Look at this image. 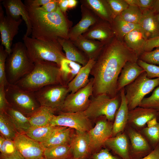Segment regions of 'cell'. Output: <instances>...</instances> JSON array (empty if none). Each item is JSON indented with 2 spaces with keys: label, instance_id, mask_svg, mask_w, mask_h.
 Returning a JSON list of instances; mask_svg holds the SVG:
<instances>
[{
  "label": "cell",
  "instance_id": "6da1fadb",
  "mask_svg": "<svg viewBox=\"0 0 159 159\" xmlns=\"http://www.w3.org/2000/svg\"><path fill=\"white\" fill-rule=\"evenodd\" d=\"M138 59L136 53L115 36L104 45L95 59L91 72L93 76V92L96 96L105 93L115 97L123 67L127 62H137Z\"/></svg>",
  "mask_w": 159,
  "mask_h": 159
},
{
  "label": "cell",
  "instance_id": "7a4b0ae2",
  "mask_svg": "<svg viewBox=\"0 0 159 159\" xmlns=\"http://www.w3.org/2000/svg\"><path fill=\"white\" fill-rule=\"evenodd\" d=\"M27 8L31 24L32 37L44 40L69 39V22L59 7L56 11L51 13L37 8Z\"/></svg>",
  "mask_w": 159,
  "mask_h": 159
},
{
  "label": "cell",
  "instance_id": "3957f363",
  "mask_svg": "<svg viewBox=\"0 0 159 159\" xmlns=\"http://www.w3.org/2000/svg\"><path fill=\"white\" fill-rule=\"evenodd\" d=\"M34 64L32 71L15 85L24 90L33 92L46 86L63 85L59 67L57 64L41 61L36 62Z\"/></svg>",
  "mask_w": 159,
  "mask_h": 159
},
{
  "label": "cell",
  "instance_id": "277c9868",
  "mask_svg": "<svg viewBox=\"0 0 159 159\" xmlns=\"http://www.w3.org/2000/svg\"><path fill=\"white\" fill-rule=\"evenodd\" d=\"M28 56L34 63L38 61H47L57 64L66 58L62 47L58 40H44L29 37H23Z\"/></svg>",
  "mask_w": 159,
  "mask_h": 159
},
{
  "label": "cell",
  "instance_id": "5b68a950",
  "mask_svg": "<svg viewBox=\"0 0 159 159\" xmlns=\"http://www.w3.org/2000/svg\"><path fill=\"white\" fill-rule=\"evenodd\" d=\"M34 66L28 56L24 43L19 42L14 44L6 62V76L8 83L15 84L30 73Z\"/></svg>",
  "mask_w": 159,
  "mask_h": 159
},
{
  "label": "cell",
  "instance_id": "8992f818",
  "mask_svg": "<svg viewBox=\"0 0 159 159\" xmlns=\"http://www.w3.org/2000/svg\"><path fill=\"white\" fill-rule=\"evenodd\" d=\"M6 98L10 107L29 117L41 107L34 92L24 90L15 84L5 87Z\"/></svg>",
  "mask_w": 159,
  "mask_h": 159
},
{
  "label": "cell",
  "instance_id": "52a82bcc",
  "mask_svg": "<svg viewBox=\"0 0 159 159\" xmlns=\"http://www.w3.org/2000/svg\"><path fill=\"white\" fill-rule=\"evenodd\" d=\"M159 85V78L150 79L145 72L124 88L129 110L139 106L145 96Z\"/></svg>",
  "mask_w": 159,
  "mask_h": 159
},
{
  "label": "cell",
  "instance_id": "ba28073f",
  "mask_svg": "<svg viewBox=\"0 0 159 159\" xmlns=\"http://www.w3.org/2000/svg\"><path fill=\"white\" fill-rule=\"evenodd\" d=\"M120 97L118 95L111 98L105 93L98 95L93 98L84 112L90 119L105 116L112 122L120 105Z\"/></svg>",
  "mask_w": 159,
  "mask_h": 159
},
{
  "label": "cell",
  "instance_id": "9c48e42d",
  "mask_svg": "<svg viewBox=\"0 0 159 159\" xmlns=\"http://www.w3.org/2000/svg\"><path fill=\"white\" fill-rule=\"evenodd\" d=\"M69 92L67 86L62 84L45 86L34 93L41 106L59 110Z\"/></svg>",
  "mask_w": 159,
  "mask_h": 159
},
{
  "label": "cell",
  "instance_id": "30bf717a",
  "mask_svg": "<svg viewBox=\"0 0 159 159\" xmlns=\"http://www.w3.org/2000/svg\"><path fill=\"white\" fill-rule=\"evenodd\" d=\"M93 79L87 85L73 94L68 95L59 111L62 112L84 111L88 107L90 97L93 93Z\"/></svg>",
  "mask_w": 159,
  "mask_h": 159
},
{
  "label": "cell",
  "instance_id": "8fae6325",
  "mask_svg": "<svg viewBox=\"0 0 159 159\" xmlns=\"http://www.w3.org/2000/svg\"><path fill=\"white\" fill-rule=\"evenodd\" d=\"M49 125L54 126L65 127L84 132H88L92 127L90 119L85 115L84 111L60 112L58 115L54 116Z\"/></svg>",
  "mask_w": 159,
  "mask_h": 159
},
{
  "label": "cell",
  "instance_id": "7c38bea8",
  "mask_svg": "<svg viewBox=\"0 0 159 159\" xmlns=\"http://www.w3.org/2000/svg\"><path fill=\"white\" fill-rule=\"evenodd\" d=\"M93 127L87 132L92 154L99 151L105 141L112 137L113 122L100 117Z\"/></svg>",
  "mask_w": 159,
  "mask_h": 159
},
{
  "label": "cell",
  "instance_id": "4fadbf2b",
  "mask_svg": "<svg viewBox=\"0 0 159 159\" xmlns=\"http://www.w3.org/2000/svg\"><path fill=\"white\" fill-rule=\"evenodd\" d=\"M2 4L0 5V33L1 45L8 54L11 52L12 41L19 32L22 20L16 19L7 15L4 16Z\"/></svg>",
  "mask_w": 159,
  "mask_h": 159
},
{
  "label": "cell",
  "instance_id": "5bb4252c",
  "mask_svg": "<svg viewBox=\"0 0 159 159\" xmlns=\"http://www.w3.org/2000/svg\"><path fill=\"white\" fill-rule=\"evenodd\" d=\"M124 131L130 142V159H141L153 149L139 131L127 125Z\"/></svg>",
  "mask_w": 159,
  "mask_h": 159
},
{
  "label": "cell",
  "instance_id": "9a60e30c",
  "mask_svg": "<svg viewBox=\"0 0 159 159\" xmlns=\"http://www.w3.org/2000/svg\"><path fill=\"white\" fill-rule=\"evenodd\" d=\"M17 150L25 159H45V148L25 134L18 133L14 140Z\"/></svg>",
  "mask_w": 159,
  "mask_h": 159
},
{
  "label": "cell",
  "instance_id": "2e32d148",
  "mask_svg": "<svg viewBox=\"0 0 159 159\" xmlns=\"http://www.w3.org/2000/svg\"><path fill=\"white\" fill-rule=\"evenodd\" d=\"M159 117V112L156 110L138 106L129 110L127 125L140 131L146 127L149 120Z\"/></svg>",
  "mask_w": 159,
  "mask_h": 159
},
{
  "label": "cell",
  "instance_id": "e0dca14e",
  "mask_svg": "<svg viewBox=\"0 0 159 159\" xmlns=\"http://www.w3.org/2000/svg\"><path fill=\"white\" fill-rule=\"evenodd\" d=\"M2 4L5 8L6 15L16 19L22 17L26 27L23 37H29L31 34L32 26L27 8L21 0H4Z\"/></svg>",
  "mask_w": 159,
  "mask_h": 159
},
{
  "label": "cell",
  "instance_id": "ac0fdd59",
  "mask_svg": "<svg viewBox=\"0 0 159 159\" xmlns=\"http://www.w3.org/2000/svg\"><path fill=\"white\" fill-rule=\"evenodd\" d=\"M73 158L89 159L92 155L87 132L76 130L69 144Z\"/></svg>",
  "mask_w": 159,
  "mask_h": 159
},
{
  "label": "cell",
  "instance_id": "d6986e66",
  "mask_svg": "<svg viewBox=\"0 0 159 159\" xmlns=\"http://www.w3.org/2000/svg\"><path fill=\"white\" fill-rule=\"evenodd\" d=\"M107 22L99 19L82 35L86 38L106 44L115 36L111 24Z\"/></svg>",
  "mask_w": 159,
  "mask_h": 159
},
{
  "label": "cell",
  "instance_id": "ffe728a7",
  "mask_svg": "<svg viewBox=\"0 0 159 159\" xmlns=\"http://www.w3.org/2000/svg\"><path fill=\"white\" fill-rule=\"evenodd\" d=\"M82 18L79 22L69 29V39L72 41L85 32L100 19L90 9L83 4L81 5Z\"/></svg>",
  "mask_w": 159,
  "mask_h": 159
},
{
  "label": "cell",
  "instance_id": "44dd1931",
  "mask_svg": "<svg viewBox=\"0 0 159 159\" xmlns=\"http://www.w3.org/2000/svg\"><path fill=\"white\" fill-rule=\"evenodd\" d=\"M104 145L122 159H130V142L125 131L108 139Z\"/></svg>",
  "mask_w": 159,
  "mask_h": 159
},
{
  "label": "cell",
  "instance_id": "7402d4cb",
  "mask_svg": "<svg viewBox=\"0 0 159 159\" xmlns=\"http://www.w3.org/2000/svg\"><path fill=\"white\" fill-rule=\"evenodd\" d=\"M145 71L136 62H128L123 67L118 77L117 85L118 92L134 81Z\"/></svg>",
  "mask_w": 159,
  "mask_h": 159
},
{
  "label": "cell",
  "instance_id": "603a6c76",
  "mask_svg": "<svg viewBox=\"0 0 159 159\" xmlns=\"http://www.w3.org/2000/svg\"><path fill=\"white\" fill-rule=\"evenodd\" d=\"M120 92V103L113 122L112 137L124 131L127 124L129 110L124 88L121 89Z\"/></svg>",
  "mask_w": 159,
  "mask_h": 159
},
{
  "label": "cell",
  "instance_id": "cb8c5ba5",
  "mask_svg": "<svg viewBox=\"0 0 159 159\" xmlns=\"http://www.w3.org/2000/svg\"><path fill=\"white\" fill-rule=\"evenodd\" d=\"M155 14L151 9L143 11L140 29L146 40L159 36V24Z\"/></svg>",
  "mask_w": 159,
  "mask_h": 159
},
{
  "label": "cell",
  "instance_id": "d4e9b609",
  "mask_svg": "<svg viewBox=\"0 0 159 159\" xmlns=\"http://www.w3.org/2000/svg\"><path fill=\"white\" fill-rule=\"evenodd\" d=\"M71 41L89 59H95L105 44L97 40L86 38L82 35Z\"/></svg>",
  "mask_w": 159,
  "mask_h": 159
},
{
  "label": "cell",
  "instance_id": "484cf974",
  "mask_svg": "<svg viewBox=\"0 0 159 159\" xmlns=\"http://www.w3.org/2000/svg\"><path fill=\"white\" fill-rule=\"evenodd\" d=\"M72 129L64 126H55L47 139L40 143L45 148L59 145L69 144L73 134Z\"/></svg>",
  "mask_w": 159,
  "mask_h": 159
},
{
  "label": "cell",
  "instance_id": "4316f807",
  "mask_svg": "<svg viewBox=\"0 0 159 159\" xmlns=\"http://www.w3.org/2000/svg\"><path fill=\"white\" fill-rule=\"evenodd\" d=\"M95 62L94 59H89L87 63L81 67L75 77L67 85L69 92L74 93L87 85L90 81L89 74Z\"/></svg>",
  "mask_w": 159,
  "mask_h": 159
},
{
  "label": "cell",
  "instance_id": "83f0119b",
  "mask_svg": "<svg viewBox=\"0 0 159 159\" xmlns=\"http://www.w3.org/2000/svg\"><path fill=\"white\" fill-rule=\"evenodd\" d=\"M81 2L82 4L90 9L99 19L111 24L113 19L106 0H84Z\"/></svg>",
  "mask_w": 159,
  "mask_h": 159
},
{
  "label": "cell",
  "instance_id": "f1b7e54d",
  "mask_svg": "<svg viewBox=\"0 0 159 159\" xmlns=\"http://www.w3.org/2000/svg\"><path fill=\"white\" fill-rule=\"evenodd\" d=\"M58 40L65 52L67 59L81 64L83 66L87 63L89 59L70 39L59 38Z\"/></svg>",
  "mask_w": 159,
  "mask_h": 159
},
{
  "label": "cell",
  "instance_id": "f546056e",
  "mask_svg": "<svg viewBox=\"0 0 159 159\" xmlns=\"http://www.w3.org/2000/svg\"><path fill=\"white\" fill-rule=\"evenodd\" d=\"M5 112L18 133L25 134L32 127L28 117L20 111L10 106Z\"/></svg>",
  "mask_w": 159,
  "mask_h": 159
},
{
  "label": "cell",
  "instance_id": "4dcf8cb0",
  "mask_svg": "<svg viewBox=\"0 0 159 159\" xmlns=\"http://www.w3.org/2000/svg\"><path fill=\"white\" fill-rule=\"evenodd\" d=\"M125 44L135 52L138 57L143 52V49L145 39L140 29H135L124 37Z\"/></svg>",
  "mask_w": 159,
  "mask_h": 159
},
{
  "label": "cell",
  "instance_id": "1f68e13d",
  "mask_svg": "<svg viewBox=\"0 0 159 159\" xmlns=\"http://www.w3.org/2000/svg\"><path fill=\"white\" fill-rule=\"evenodd\" d=\"M82 67L79 63L66 58L62 60L59 68L62 84L67 86L76 76Z\"/></svg>",
  "mask_w": 159,
  "mask_h": 159
},
{
  "label": "cell",
  "instance_id": "d6a6232c",
  "mask_svg": "<svg viewBox=\"0 0 159 159\" xmlns=\"http://www.w3.org/2000/svg\"><path fill=\"white\" fill-rule=\"evenodd\" d=\"M56 111L51 108L41 106L35 112L28 117L32 127L49 125Z\"/></svg>",
  "mask_w": 159,
  "mask_h": 159
},
{
  "label": "cell",
  "instance_id": "836d02e7",
  "mask_svg": "<svg viewBox=\"0 0 159 159\" xmlns=\"http://www.w3.org/2000/svg\"><path fill=\"white\" fill-rule=\"evenodd\" d=\"M45 159H71L73 158L69 144L56 145L45 148Z\"/></svg>",
  "mask_w": 159,
  "mask_h": 159
},
{
  "label": "cell",
  "instance_id": "e575fe53",
  "mask_svg": "<svg viewBox=\"0 0 159 159\" xmlns=\"http://www.w3.org/2000/svg\"><path fill=\"white\" fill-rule=\"evenodd\" d=\"M55 126L48 125L39 127H32L25 134L30 138L40 143L46 140Z\"/></svg>",
  "mask_w": 159,
  "mask_h": 159
},
{
  "label": "cell",
  "instance_id": "d590c367",
  "mask_svg": "<svg viewBox=\"0 0 159 159\" xmlns=\"http://www.w3.org/2000/svg\"><path fill=\"white\" fill-rule=\"evenodd\" d=\"M0 132L5 139L13 140L18 133L6 112H0Z\"/></svg>",
  "mask_w": 159,
  "mask_h": 159
},
{
  "label": "cell",
  "instance_id": "8d00e7d4",
  "mask_svg": "<svg viewBox=\"0 0 159 159\" xmlns=\"http://www.w3.org/2000/svg\"><path fill=\"white\" fill-rule=\"evenodd\" d=\"M143 11L138 6L129 5L128 8L115 18L130 23L140 24Z\"/></svg>",
  "mask_w": 159,
  "mask_h": 159
},
{
  "label": "cell",
  "instance_id": "74e56055",
  "mask_svg": "<svg viewBox=\"0 0 159 159\" xmlns=\"http://www.w3.org/2000/svg\"><path fill=\"white\" fill-rule=\"evenodd\" d=\"M114 34L124 37L131 32L137 29H140L139 24L127 22L115 18L111 24Z\"/></svg>",
  "mask_w": 159,
  "mask_h": 159
},
{
  "label": "cell",
  "instance_id": "f35d334b",
  "mask_svg": "<svg viewBox=\"0 0 159 159\" xmlns=\"http://www.w3.org/2000/svg\"><path fill=\"white\" fill-rule=\"evenodd\" d=\"M154 149L159 143V122L150 127L147 126L140 131Z\"/></svg>",
  "mask_w": 159,
  "mask_h": 159
},
{
  "label": "cell",
  "instance_id": "ab89813d",
  "mask_svg": "<svg viewBox=\"0 0 159 159\" xmlns=\"http://www.w3.org/2000/svg\"><path fill=\"white\" fill-rule=\"evenodd\" d=\"M139 106L154 109L159 112V87L154 90L150 96L144 98Z\"/></svg>",
  "mask_w": 159,
  "mask_h": 159
},
{
  "label": "cell",
  "instance_id": "60d3db41",
  "mask_svg": "<svg viewBox=\"0 0 159 159\" xmlns=\"http://www.w3.org/2000/svg\"><path fill=\"white\" fill-rule=\"evenodd\" d=\"M8 54L2 45L0 46V85L5 87L8 83L6 76V62Z\"/></svg>",
  "mask_w": 159,
  "mask_h": 159
},
{
  "label": "cell",
  "instance_id": "b9f144b4",
  "mask_svg": "<svg viewBox=\"0 0 159 159\" xmlns=\"http://www.w3.org/2000/svg\"><path fill=\"white\" fill-rule=\"evenodd\" d=\"M111 11L113 19L127 9L129 5L125 0H106Z\"/></svg>",
  "mask_w": 159,
  "mask_h": 159
},
{
  "label": "cell",
  "instance_id": "7bdbcfd3",
  "mask_svg": "<svg viewBox=\"0 0 159 159\" xmlns=\"http://www.w3.org/2000/svg\"><path fill=\"white\" fill-rule=\"evenodd\" d=\"M138 59L149 64L159 65V47L153 51L143 53Z\"/></svg>",
  "mask_w": 159,
  "mask_h": 159
},
{
  "label": "cell",
  "instance_id": "ee69618b",
  "mask_svg": "<svg viewBox=\"0 0 159 159\" xmlns=\"http://www.w3.org/2000/svg\"><path fill=\"white\" fill-rule=\"evenodd\" d=\"M137 62L146 72L148 78H159V66L147 63L138 59Z\"/></svg>",
  "mask_w": 159,
  "mask_h": 159
},
{
  "label": "cell",
  "instance_id": "f6af8a7d",
  "mask_svg": "<svg viewBox=\"0 0 159 159\" xmlns=\"http://www.w3.org/2000/svg\"><path fill=\"white\" fill-rule=\"evenodd\" d=\"M14 140L5 139L3 144L0 147L1 153L4 155H10L17 151Z\"/></svg>",
  "mask_w": 159,
  "mask_h": 159
},
{
  "label": "cell",
  "instance_id": "bcb514c9",
  "mask_svg": "<svg viewBox=\"0 0 159 159\" xmlns=\"http://www.w3.org/2000/svg\"><path fill=\"white\" fill-rule=\"evenodd\" d=\"M91 159H122L117 155H113L108 148L101 149L99 151L92 154Z\"/></svg>",
  "mask_w": 159,
  "mask_h": 159
},
{
  "label": "cell",
  "instance_id": "7dc6e473",
  "mask_svg": "<svg viewBox=\"0 0 159 159\" xmlns=\"http://www.w3.org/2000/svg\"><path fill=\"white\" fill-rule=\"evenodd\" d=\"M37 8L46 12H55L59 8L58 0H50L41 6Z\"/></svg>",
  "mask_w": 159,
  "mask_h": 159
},
{
  "label": "cell",
  "instance_id": "c3c4849f",
  "mask_svg": "<svg viewBox=\"0 0 159 159\" xmlns=\"http://www.w3.org/2000/svg\"><path fill=\"white\" fill-rule=\"evenodd\" d=\"M158 47H159V36L147 40L143 47V52H150L154 48Z\"/></svg>",
  "mask_w": 159,
  "mask_h": 159
},
{
  "label": "cell",
  "instance_id": "681fc988",
  "mask_svg": "<svg viewBox=\"0 0 159 159\" xmlns=\"http://www.w3.org/2000/svg\"><path fill=\"white\" fill-rule=\"evenodd\" d=\"M9 107L6 96L5 86L0 85V112H5Z\"/></svg>",
  "mask_w": 159,
  "mask_h": 159
},
{
  "label": "cell",
  "instance_id": "f907efd6",
  "mask_svg": "<svg viewBox=\"0 0 159 159\" xmlns=\"http://www.w3.org/2000/svg\"><path fill=\"white\" fill-rule=\"evenodd\" d=\"M135 6L138 7L142 11L151 9L154 0H133Z\"/></svg>",
  "mask_w": 159,
  "mask_h": 159
},
{
  "label": "cell",
  "instance_id": "816d5d0a",
  "mask_svg": "<svg viewBox=\"0 0 159 159\" xmlns=\"http://www.w3.org/2000/svg\"><path fill=\"white\" fill-rule=\"evenodd\" d=\"M50 0H25L24 4L27 7L37 8L48 2Z\"/></svg>",
  "mask_w": 159,
  "mask_h": 159
},
{
  "label": "cell",
  "instance_id": "f5cc1de1",
  "mask_svg": "<svg viewBox=\"0 0 159 159\" xmlns=\"http://www.w3.org/2000/svg\"><path fill=\"white\" fill-rule=\"evenodd\" d=\"M0 159H25L17 150L14 153L10 155H4L1 153Z\"/></svg>",
  "mask_w": 159,
  "mask_h": 159
},
{
  "label": "cell",
  "instance_id": "db71d44e",
  "mask_svg": "<svg viewBox=\"0 0 159 159\" xmlns=\"http://www.w3.org/2000/svg\"><path fill=\"white\" fill-rule=\"evenodd\" d=\"M141 159H159V143L150 153Z\"/></svg>",
  "mask_w": 159,
  "mask_h": 159
},
{
  "label": "cell",
  "instance_id": "11a10c76",
  "mask_svg": "<svg viewBox=\"0 0 159 159\" xmlns=\"http://www.w3.org/2000/svg\"><path fill=\"white\" fill-rule=\"evenodd\" d=\"M58 6L64 14L68 9V0H58Z\"/></svg>",
  "mask_w": 159,
  "mask_h": 159
},
{
  "label": "cell",
  "instance_id": "9f6ffc18",
  "mask_svg": "<svg viewBox=\"0 0 159 159\" xmlns=\"http://www.w3.org/2000/svg\"><path fill=\"white\" fill-rule=\"evenodd\" d=\"M151 9L155 14L159 12V0H154Z\"/></svg>",
  "mask_w": 159,
  "mask_h": 159
},
{
  "label": "cell",
  "instance_id": "6f0895ef",
  "mask_svg": "<svg viewBox=\"0 0 159 159\" xmlns=\"http://www.w3.org/2000/svg\"><path fill=\"white\" fill-rule=\"evenodd\" d=\"M158 119L154 118L149 120L147 123V127H150L155 125L158 122Z\"/></svg>",
  "mask_w": 159,
  "mask_h": 159
},
{
  "label": "cell",
  "instance_id": "680465c9",
  "mask_svg": "<svg viewBox=\"0 0 159 159\" xmlns=\"http://www.w3.org/2000/svg\"><path fill=\"white\" fill-rule=\"evenodd\" d=\"M68 8H73L74 7L77 3L76 0H68Z\"/></svg>",
  "mask_w": 159,
  "mask_h": 159
},
{
  "label": "cell",
  "instance_id": "91938a15",
  "mask_svg": "<svg viewBox=\"0 0 159 159\" xmlns=\"http://www.w3.org/2000/svg\"><path fill=\"white\" fill-rule=\"evenodd\" d=\"M5 139L1 135L0 136V147H1L3 144Z\"/></svg>",
  "mask_w": 159,
  "mask_h": 159
},
{
  "label": "cell",
  "instance_id": "94428289",
  "mask_svg": "<svg viewBox=\"0 0 159 159\" xmlns=\"http://www.w3.org/2000/svg\"><path fill=\"white\" fill-rule=\"evenodd\" d=\"M155 16L159 24V12L157 14H156Z\"/></svg>",
  "mask_w": 159,
  "mask_h": 159
},
{
  "label": "cell",
  "instance_id": "6125c7cd",
  "mask_svg": "<svg viewBox=\"0 0 159 159\" xmlns=\"http://www.w3.org/2000/svg\"><path fill=\"white\" fill-rule=\"evenodd\" d=\"M74 159V158H72V159Z\"/></svg>",
  "mask_w": 159,
  "mask_h": 159
}]
</instances>
